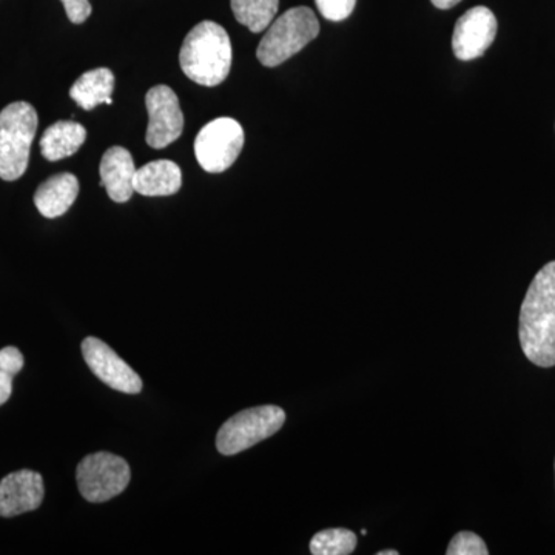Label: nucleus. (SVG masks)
Returning a JSON list of instances; mask_svg holds the SVG:
<instances>
[{
	"mask_svg": "<svg viewBox=\"0 0 555 555\" xmlns=\"http://www.w3.org/2000/svg\"><path fill=\"white\" fill-rule=\"evenodd\" d=\"M377 555H398L397 550H386V551H379Z\"/></svg>",
	"mask_w": 555,
	"mask_h": 555,
	"instance_id": "25",
	"label": "nucleus"
},
{
	"mask_svg": "<svg viewBox=\"0 0 555 555\" xmlns=\"http://www.w3.org/2000/svg\"><path fill=\"white\" fill-rule=\"evenodd\" d=\"M496 36L494 13L486 7H474L466 11L454 28L452 49L460 61H474L483 56Z\"/></svg>",
	"mask_w": 555,
	"mask_h": 555,
	"instance_id": "10",
	"label": "nucleus"
},
{
	"mask_svg": "<svg viewBox=\"0 0 555 555\" xmlns=\"http://www.w3.org/2000/svg\"><path fill=\"white\" fill-rule=\"evenodd\" d=\"M82 357L90 371L112 389L131 396L141 392L142 379L137 372L100 338L83 339Z\"/></svg>",
	"mask_w": 555,
	"mask_h": 555,
	"instance_id": "9",
	"label": "nucleus"
},
{
	"mask_svg": "<svg viewBox=\"0 0 555 555\" xmlns=\"http://www.w3.org/2000/svg\"><path fill=\"white\" fill-rule=\"evenodd\" d=\"M38 112L28 102H13L0 112V178L16 181L30 163Z\"/></svg>",
	"mask_w": 555,
	"mask_h": 555,
	"instance_id": "3",
	"label": "nucleus"
},
{
	"mask_svg": "<svg viewBox=\"0 0 555 555\" xmlns=\"http://www.w3.org/2000/svg\"><path fill=\"white\" fill-rule=\"evenodd\" d=\"M79 195V181L75 175H54L39 185L35 193V204L46 218H60L67 214Z\"/></svg>",
	"mask_w": 555,
	"mask_h": 555,
	"instance_id": "13",
	"label": "nucleus"
},
{
	"mask_svg": "<svg viewBox=\"0 0 555 555\" xmlns=\"http://www.w3.org/2000/svg\"><path fill=\"white\" fill-rule=\"evenodd\" d=\"M357 534L346 528L324 529L313 535L310 553L313 555H349L356 551Z\"/></svg>",
	"mask_w": 555,
	"mask_h": 555,
	"instance_id": "18",
	"label": "nucleus"
},
{
	"mask_svg": "<svg viewBox=\"0 0 555 555\" xmlns=\"http://www.w3.org/2000/svg\"><path fill=\"white\" fill-rule=\"evenodd\" d=\"M315 2L324 20L341 22L352 14L357 0H315Z\"/></svg>",
	"mask_w": 555,
	"mask_h": 555,
	"instance_id": "20",
	"label": "nucleus"
},
{
	"mask_svg": "<svg viewBox=\"0 0 555 555\" xmlns=\"http://www.w3.org/2000/svg\"><path fill=\"white\" fill-rule=\"evenodd\" d=\"M149 129L145 139L152 149L169 147L184 131V113L177 93L167 86H156L145 96Z\"/></svg>",
	"mask_w": 555,
	"mask_h": 555,
	"instance_id": "8",
	"label": "nucleus"
},
{
	"mask_svg": "<svg viewBox=\"0 0 555 555\" xmlns=\"http://www.w3.org/2000/svg\"><path fill=\"white\" fill-rule=\"evenodd\" d=\"M13 392V377L0 371V406L5 404Z\"/></svg>",
	"mask_w": 555,
	"mask_h": 555,
	"instance_id": "23",
	"label": "nucleus"
},
{
	"mask_svg": "<svg viewBox=\"0 0 555 555\" xmlns=\"http://www.w3.org/2000/svg\"><path fill=\"white\" fill-rule=\"evenodd\" d=\"M115 90V75L112 69L96 68L83 73L69 89V96L86 112H91L101 104L112 105Z\"/></svg>",
	"mask_w": 555,
	"mask_h": 555,
	"instance_id": "16",
	"label": "nucleus"
},
{
	"mask_svg": "<svg viewBox=\"0 0 555 555\" xmlns=\"http://www.w3.org/2000/svg\"><path fill=\"white\" fill-rule=\"evenodd\" d=\"M430 2H433L437 9L449 10L452 9V7H455L456 3L462 2V0H430Z\"/></svg>",
	"mask_w": 555,
	"mask_h": 555,
	"instance_id": "24",
	"label": "nucleus"
},
{
	"mask_svg": "<svg viewBox=\"0 0 555 555\" xmlns=\"http://www.w3.org/2000/svg\"><path fill=\"white\" fill-rule=\"evenodd\" d=\"M320 35V22L308 7L287 10L273 21L259 42L258 61L264 67H278L299 53Z\"/></svg>",
	"mask_w": 555,
	"mask_h": 555,
	"instance_id": "4",
	"label": "nucleus"
},
{
	"mask_svg": "<svg viewBox=\"0 0 555 555\" xmlns=\"http://www.w3.org/2000/svg\"><path fill=\"white\" fill-rule=\"evenodd\" d=\"M286 423L283 409L266 404L246 409L229 418L218 430L217 448L222 455H235L275 436Z\"/></svg>",
	"mask_w": 555,
	"mask_h": 555,
	"instance_id": "5",
	"label": "nucleus"
},
{
	"mask_svg": "<svg viewBox=\"0 0 555 555\" xmlns=\"http://www.w3.org/2000/svg\"><path fill=\"white\" fill-rule=\"evenodd\" d=\"M46 488L40 474L22 469L0 481V517H16L42 505Z\"/></svg>",
	"mask_w": 555,
	"mask_h": 555,
	"instance_id": "11",
	"label": "nucleus"
},
{
	"mask_svg": "<svg viewBox=\"0 0 555 555\" xmlns=\"http://www.w3.org/2000/svg\"><path fill=\"white\" fill-rule=\"evenodd\" d=\"M244 147V130L238 120L218 118L201 129L195 139V156L207 173H222L238 159Z\"/></svg>",
	"mask_w": 555,
	"mask_h": 555,
	"instance_id": "7",
	"label": "nucleus"
},
{
	"mask_svg": "<svg viewBox=\"0 0 555 555\" xmlns=\"http://www.w3.org/2000/svg\"><path fill=\"white\" fill-rule=\"evenodd\" d=\"M448 555H488V546L481 537L474 532H459L449 543Z\"/></svg>",
	"mask_w": 555,
	"mask_h": 555,
	"instance_id": "19",
	"label": "nucleus"
},
{
	"mask_svg": "<svg viewBox=\"0 0 555 555\" xmlns=\"http://www.w3.org/2000/svg\"><path fill=\"white\" fill-rule=\"evenodd\" d=\"M130 478L129 463L109 452L87 455L76 470L80 494L91 503L108 502L122 494Z\"/></svg>",
	"mask_w": 555,
	"mask_h": 555,
	"instance_id": "6",
	"label": "nucleus"
},
{
	"mask_svg": "<svg viewBox=\"0 0 555 555\" xmlns=\"http://www.w3.org/2000/svg\"><path fill=\"white\" fill-rule=\"evenodd\" d=\"M518 337L532 364L555 366V261L543 266L526 292Z\"/></svg>",
	"mask_w": 555,
	"mask_h": 555,
	"instance_id": "1",
	"label": "nucleus"
},
{
	"mask_svg": "<svg viewBox=\"0 0 555 555\" xmlns=\"http://www.w3.org/2000/svg\"><path fill=\"white\" fill-rule=\"evenodd\" d=\"M61 2L64 3L69 22L76 25L83 24L89 20L91 11H93L90 0H61Z\"/></svg>",
	"mask_w": 555,
	"mask_h": 555,
	"instance_id": "22",
	"label": "nucleus"
},
{
	"mask_svg": "<svg viewBox=\"0 0 555 555\" xmlns=\"http://www.w3.org/2000/svg\"><path fill=\"white\" fill-rule=\"evenodd\" d=\"M233 14L251 33L268 30L275 21L280 0H230Z\"/></svg>",
	"mask_w": 555,
	"mask_h": 555,
	"instance_id": "17",
	"label": "nucleus"
},
{
	"mask_svg": "<svg viewBox=\"0 0 555 555\" xmlns=\"http://www.w3.org/2000/svg\"><path fill=\"white\" fill-rule=\"evenodd\" d=\"M182 185V171L178 164L160 159L145 164L137 170L134 192L142 196H171Z\"/></svg>",
	"mask_w": 555,
	"mask_h": 555,
	"instance_id": "14",
	"label": "nucleus"
},
{
	"mask_svg": "<svg viewBox=\"0 0 555 555\" xmlns=\"http://www.w3.org/2000/svg\"><path fill=\"white\" fill-rule=\"evenodd\" d=\"M232 42L217 22L204 21L185 36L179 53L182 72L203 87H217L232 68Z\"/></svg>",
	"mask_w": 555,
	"mask_h": 555,
	"instance_id": "2",
	"label": "nucleus"
},
{
	"mask_svg": "<svg viewBox=\"0 0 555 555\" xmlns=\"http://www.w3.org/2000/svg\"><path fill=\"white\" fill-rule=\"evenodd\" d=\"M137 170L129 150L112 147L104 153L100 167L101 185L107 190L109 199L122 204L133 196Z\"/></svg>",
	"mask_w": 555,
	"mask_h": 555,
	"instance_id": "12",
	"label": "nucleus"
},
{
	"mask_svg": "<svg viewBox=\"0 0 555 555\" xmlns=\"http://www.w3.org/2000/svg\"><path fill=\"white\" fill-rule=\"evenodd\" d=\"M87 139L86 127L75 120H60L53 124L40 139V152L50 163L75 155Z\"/></svg>",
	"mask_w": 555,
	"mask_h": 555,
	"instance_id": "15",
	"label": "nucleus"
},
{
	"mask_svg": "<svg viewBox=\"0 0 555 555\" xmlns=\"http://www.w3.org/2000/svg\"><path fill=\"white\" fill-rule=\"evenodd\" d=\"M22 367H24V356L17 347L9 346L0 350V371L14 377L20 374Z\"/></svg>",
	"mask_w": 555,
	"mask_h": 555,
	"instance_id": "21",
	"label": "nucleus"
}]
</instances>
